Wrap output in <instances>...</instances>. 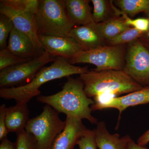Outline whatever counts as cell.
Listing matches in <instances>:
<instances>
[{
  "mask_svg": "<svg viewBox=\"0 0 149 149\" xmlns=\"http://www.w3.org/2000/svg\"><path fill=\"white\" fill-rule=\"evenodd\" d=\"M79 78L84 84L86 95L93 98L95 102L105 101L144 88L123 70H93L80 74Z\"/></svg>",
  "mask_w": 149,
  "mask_h": 149,
  "instance_id": "1",
  "label": "cell"
},
{
  "mask_svg": "<svg viewBox=\"0 0 149 149\" xmlns=\"http://www.w3.org/2000/svg\"><path fill=\"white\" fill-rule=\"evenodd\" d=\"M38 102L50 106L59 113L74 116L85 119L93 124L98 123L97 119L92 114L91 106L94 101L86 95L84 85L80 78L67 77L62 90L54 95L37 97Z\"/></svg>",
  "mask_w": 149,
  "mask_h": 149,
  "instance_id": "2",
  "label": "cell"
},
{
  "mask_svg": "<svg viewBox=\"0 0 149 149\" xmlns=\"http://www.w3.org/2000/svg\"><path fill=\"white\" fill-rule=\"evenodd\" d=\"M88 67L75 66L65 59L58 58L49 66L40 70L31 81L22 86L1 88L0 97L5 100H15L17 102L27 103L34 97L40 95V88L45 83L73 74L88 72Z\"/></svg>",
  "mask_w": 149,
  "mask_h": 149,
  "instance_id": "3",
  "label": "cell"
},
{
  "mask_svg": "<svg viewBox=\"0 0 149 149\" xmlns=\"http://www.w3.org/2000/svg\"><path fill=\"white\" fill-rule=\"evenodd\" d=\"M35 20L38 35L68 37L75 26L68 15L63 0H40Z\"/></svg>",
  "mask_w": 149,
  "mask_h": 149,
  "instance_id": "4",
  "label": "cell"
},
{
  "mask_svg": "<svg viewBox=\"0 0 149 149\" xmlns=\"http://www.w3.org/2000/svg\"><path fill=\"white\" fill-rule=\"evenodd\" d=\"M39 3L38 0H1L0 13L9 17L14 27L29 37L35 48L41 52L43 47L35 20Z\"/></svg>",
  "mask_w": 149,
  "mask_h": 149,
  "instance_id": "5",
  "label": "cell"
},
{
  "mask_svg": "<svg viewBox=\"0 0 149 149\" xmlns=\"http://www.w3.org/2000/svg\"><path fill=\"white\" fill-rule=\"evenodd\" d=\"M59 113L50 106L46 105L41 114L29 119L25 130L35 137L36 149H51L54 141L65 127Z\"/></svg>",
  "mask_w": 149,
  "mask_h": 149,
  "instance_id": "6",
  "label": "cell"
},
{
  "mask_svg": "<svg viewBox=\"0 0 149 149\" xmlns=\"http://www.w3.org/2000/svg\"><path fill=\"white\" fill-rule=\"evenodd\" d=\"M123 45H102L93 49L81 51L71 59L70 64L90 63L95 65V71L114 70H123L126 54Z\"/></svg>",
  "mask_w": 149,
  "mask_h": 149,
  "instance_id": "7",
  "label": "cell"
},
{
  "mask_svg": "<svg viewBox=\"0 0 149 149\" xmlns=\"http://www.w3.org/2000/svg\"><path fill=\"white\" fill-rule=\"evenodd\" d=\"M56 59L46 51L28 61L2 70L0 71L1 88L19 87L29 83L45 65Z\"/></svg>",
  "mask_w": 149,
  "mask_h": 149,
  "instance_id": "8",
  "label": "cell"
},
{
  "mask_svg": "<svg viewBox=\"0 0 149 149\" xmlns=\"http://www.w3.org/2000/svg\"><path fill=\"white\" fill-rule=\"evenodd\" d=\"M123 70L143 87H149V51L138 39L128 44Z\"/></svg>",
  "mask_w": 149,
  "mask_h": 149,
  "instance_id": "9",
  "label": "cell"
},
{
  "mask_svg": "<svg viewBox=\"0 0 149 149\" xmlns=\"http://www.w3.org/2000/svg\"><path fill=\"white\" fill-rule=\"evenodd\" d=\"M43 49L50 55L69 61L83 48L73 38L69 37L38 35Z\"/></svg>",
  "mask_w": 149,
  "mask_h": 149,
  "instance_id": "10",
  "label": "cell"
},
{
  "mask_svg": "<svg viewBox=\"0 0 149 149\" xmlns=\"http://www.w3.org/2000/svg\"><path fill=\"white\" fill-rule=\"evenodd\" d=\"M149 103V87H144L127 95L111 98L105 101L94 102L91 108L93 111L113 108L119 111L118 122L123 111L130 107Z\"/></svg>",
  "mask_w": 149,
  "mask_h": 149,
  "instance_id": "11",
  "label": "cell"
},
{
  "mask_svg": "<svg viewBox=\"0 0 149 149\" xmlns=\"http://www.w3.org/2000/svg\"><path fill=\"white\" fill-rule=\"evenodd\" d=\"M65 127L54 141L51 149H74L88 128L82 119L74 116H67Z\"/></svg>",
  "mask_w": 149,
  "mask_h": 149,
  "instance_id": "12",
  "label": "cell"
},
{
  "mask_svg": "<svg viewBox=\"0 0 149 149\" xmlns=\"http://www.w3.org/2000/svg\"><path fill=\"white\" fill-rule=\"evenodd\" d=\"M68 37L74 39L84 51L103 45L105 41L102 36L99 23L95 22L85 25H75L70 32Z\"/></svg>",
  "mask_w": 149,
  "mask_h": 149,
  "instance_id": "13",
  "label": "cell"
},
{
  "mask_svg": "<svg viewBox=\"0 0 149 149\" xmlns=\"http://www.w3.org/2000/svg\"><path fill=\"white\" fill-rule=\"evenodd\" d=\"M6 48L15 55L26 59L35 58L44 52H40L29 37L15 27L10 32Z\"/></svg>",
  "mask_w": 149,
  "mask_h": 149,
  "instance_id": "14",
  "label": "cell"
},
{
  "mask_svg": "<svg viewBox=\"0 0 149 149\" xmlns=\"http://www.w3.org/2000/svg\"><path fill=\"white\" fill-rule=\"evenodd\" d=\"M94 130L96 145L99 149H128L132 139L129 135L120 138L117 133L111 134L104 121L98 122Z\"/></svg>",
  "mask_w": 149,
  "mask_h": 149,
  "instance_id": "15",
  "label": "cell"
},
{
  "mask_svg": "<svg viewBox=\"0 0 149 149\" xmlns=\"http://www.w3.org/2000/svg\"><path fill=\"white\" fill-rule=\"evenodd\" d=\"M29 115V108L25 103L17 102L15 105L7 107L6 122L8 132L17 134L25 130Z\"/></svg>",
  "mask_w": 149,
  "mask_h": 149,
  "instance_id": "16",
  "label": "cell"
},
{
  "mask_svg": "<svg viewBox=\"0 0 149 149\" xmlns=\"http://www.w3.org/2000/svg\"><path fill=\"white\" fill-rule=\"evenodd\" d=\"M68 15L75 25H85L94 22L88 0H64Z\"/></svg>",
  "mask_w": 149,
  "mask_h": 149,
  "instance_id": "17",
  "label": "cell"
},
{
  "mask_svg": "<svg viewBox=\"0 0 149 149\" xmlns=\"http://www.w3.org/2000/svg\"><path fill=\"white\" fill-rule=\"evenodd\" d=\"M99 25L102 36L107 42L130 27L126 24L122 16L112 17L99 23Z\"/></svg>",
  "mask_w": 149,
  "mask_h": 149,
  "instance_id": "18",
  "label": "cell"
},
{
  "mask_svg": "<svg viewBox=\"0 0 149 149\" xmlns=\"http://www.w3.org/2000/svg\"><path fill=\"white\" fill-rule=\"evenodd\" d=\"M93 4V16L94 22L100 23L112 18V14L116 16L120 15V10L113 4L112 1L106 0H92Z\"/></svg>",
  "mask_w": 149,
  "mask_h": 149,
  "instance_id": "19",
  "label": "cell"
},
{
  "mask_svg": "<svg viewBox=\"0 0 149 149\" xmlns=\"http://www.w3.org/2000/svg\"><path fill=\"white\" fill-rule=\"evenodd\" d=\"M115 3L119 8L120 15L133 17L144 13L149 17V0H117Z\"/></svg>",
  "mask_w": 149,
  "mask_h": 149,
  "instance_id": "20",
  "label": "cell"
},
{
  "mask_svg": "<svg viewBox=\"0 0 149 149\" xmlns=\"http://www.w3.org/2000/svg\"><path fill=\"white\" fill-rule=\"evenodd\" d=\"M143 33L133 27H130L107 42L110 45H122L125 44H129L139 39Z\"/></svg>",
  "mask_w": 149,
  "mask_h": 149,
  "instance_id": "21",
  "label": "cell"
},
{
  "mask_svg": "<svg viewBox=\"0 0 149 149\" xmlns=\"http://www.w3.org/2000/svg\"><path fill=\"white\" fill-rule=\"evenodd\" d=\"M14 27L13 22L8 17L0 15V49L1 50L7 48V40Z\"/></svg>",
  "mask_w": 149,
  "mask_h": 149,
  "instance_id": "22",
  "label": "cell"
},
{
  "mask_svg": "<svg viewBox=\"0 0 149 149\" xmlns=\"http://www.w3.org/2000/svg\"><path fill=\"white\" fill-rule=\"evenodd\" d=\"M30 59H31L22 58L17 56L6 48L0 51V70Z\"/></svg>",
  "mask_w": 149,
  "mask_h": 149,
  "instance_id": "23",
  "label": "cell"
},
{
  "mask_svg": "<svg viewBox=\"0 0 149 149\" xmlns=\"http://www.w3.org/2000/svg\"><path fill=\"white\" fill-rule=\"evenodd\" d=\"M17 149H36L37 141L34 136L25 130L17 134Z\"/></svg>",
  "mask_w": 149,
  "mask_h": 149,
  "instance_id": "24",
  "label": "cell"
},
{
  "mask_svg": "<svg viewBox=\"0 0 149 149\" xmlns=\"http://www.w3.org/2000/svg\"><path fill=\"white\" fill-rule=\"evenodd\" d=\"M125 18V23L130 27L135 28L142 33H145L149 29V17H139L132 19L124 14H121Z\"/></svg>",
  "mask_w": 149,
  "mask_h": 149,
  "instance_id": "25",
  "label": "cell"
},
{
  "mask_svg": "<svg viewBox=\"0 0 149 149\" xmlns=\"http://www.w3.org/2000/svg\"><path fill=\"white\" fill-rule=\"evenodd\" d=\"M79 149H97L94 130L87 129L77 143Z\"/></svg>",
  "mask_w": 149,
  "mask_h": 149,
  "instance_id": "26",
  "label": "cell"
},
{
  "mask_svg": "<svg viewBox=\"0 0 149 149\" xmlns=\"http://www.w3.org/2000/svg\"><path fill=\"white\" fill-rule=\"evenodd\" d=\"M6 107L5 104H3L0 107V140L7 138L9 133L7 128L6 122Z\"/></svg>",
  "mask_w": 149,
  "mask_h": 149,
  "instance_id": "27",
  "label": "cell"
},
{
  "mask_svg": "<svg viewBox=\"0 0 149 149\" xmlns=\"http://www.w3.org/2000/svg\"><path fill=\"white\" fill-rule=\"evenodd\" d=\"M0 149H17L16 143L11 142L6 138L1 141Z\"/></svg>",
  "mask_w": 149,
  "mask_h": 149,
  "instance_id": "28",
  "label": "cell"
},
{
  "mask_svg": "<svg viewBox=\"0 0 149 149\" xmlns=\"http://www.w3.org/2000/svg\"><path fill=\"white\" fill-rule=\"evenodd\" d=\"M149 143V129L139 138L137 143L142 146H145Z\"/></svg>",
  "mask_w": 149,
  "mask_h": 149,
  "instance_id": "29",
  "label": "cell"
},
{
  "mask_svg": "<svg viewBox=\"0 0 149 149\" xmlns=\"http://www.w3.org/2000/svg\"><path fill=\"white\" fill-rule=\"evenodd\" d=\"M138 40L149 51V29L147 32L143 33Z\"/></svg>",
  "mask_w": 149,
  "mask_h": 149,
  "instance_id": "30",
  "label": "cell"
},
{
  "mask_svg": "<svg viewBox=\"0 0 149 149\" xmlns=\"http://www.w3.org/2000/svg\"><path fill=\"white\" fill-rule=\"evenodd\" d=\"M128 149H148L145 146H140L135 143L132 139L128 143Z\"/></svg>",
  "mask_w": 149,
  "mask_h": 149,
  "instance_id": "31",
  "label": "cell"
}]
</instances>
